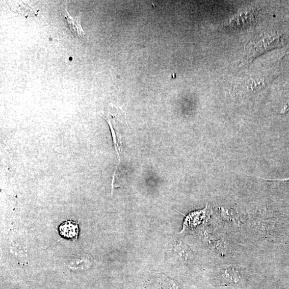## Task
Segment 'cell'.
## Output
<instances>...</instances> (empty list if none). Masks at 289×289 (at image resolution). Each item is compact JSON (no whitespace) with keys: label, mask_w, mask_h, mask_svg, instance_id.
Wrapping results in <instances>:
<instances>
[{"label":"cell","mask_w":289,"mask_h":289,"mask_svg":"<svg viewBox=\"0 0 289 289\" xmlns=\"http://www.w3.org/2000/svg\"><path fill=\"white\" fill-rule=\"evenodd\" d=\"M284 45L283 35L277 32L264 33L252 39L245 47L247 63L271 50L279 48Z\"/></svg>","instance_id":"1"},{"label":"cell","mask_w":289,"mask_h":289,"mask_svg":"<svg viewBox=\"0 0 289 289\" xmlns=\"http://www.w3.org/2000/svg\"><path fill=\"white\" fill-rule=\"evenodd\" d=\"M175 251L182 261L188 262L192 259V252L187 246L181 243L175 247Z\"/></svg>","instance_id":"4"},{"label":"cell","mask_w":289,"mask_h":289,"mask_svg":"<svg viewBox=\"0 0 289 289\" xmlns=\"http://www.w3.org/2000/svg\"><path fill=\"white\" fill-rule=\"evenodd\" d=\"M62 14L66 19L71 31L77 37L81 38H84L85 33L81 26L80 18L74 19V18L70 16L67 8L62 10Z\"/></svg>","instance_id":"3"},{"label":"cell","mask_w":289,"mask_h":289,"mask_svg":"<svg viewBox=\"0 0 289 289\" xmlns=\"http://www.w3.org/2000/svg\"><path fill=\"white\" fill-rule=\"evenodd\" d=\"M286 55L289 56V53H288V54H286Z\"/></svg>","instance_id":"5"},{"label":"cell","mask_w":289,"mask_h":289,"mask_svg":"<svg viewBox=\"0 0 289 289\" xmlns=\"http://www.w3.org/2000/svg\"><path fill=\"white\" fill-rule=\"evenodd\" d=\"M59 232L65 238L75 240L78 237L79 227L78 224L74 222L68 221L63 222L59 227Z\"/></svg>","instance_id":"2"}]
</instances>
